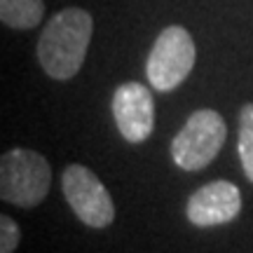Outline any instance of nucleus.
<instances>
[{
  "label": "nucleus",
  "mask_w": 253,
  "mask_h": 253,
  "mask_svg": "<svg viewBox=\"0 0 253 253\" xmlns=\"http://www.w3.org/2000/svg\"><path fill=\"white\" fill-rule=\"evenodd\" d=\"M94 19L82 7H66L47 21L38 40V61L52 80H71L84 63Z\"/></svg>",
  "instance_id": "1"
},
{
  "label": "nucleus",
  "mask_w": 253,
  "mask_h": 253,
  "mask_svg": "<svg viewBox=\"0 0 253 253\" xmlns=\"http://www.w3.org/2000/svg\"><path fill=\"white\" fill-rule=\"evenodd\" d=\"M52 169L31 148H12L0 157V197L21 209L38 207L49 192Z\"/></svg>",
  "instance_id": "2"
},
{
  "label": "nucleus",
  "mask_w": 253,
  "mask_h": 253,
  "mask_svg": "<svg viewBox=\"0 0 253 253\" xmlns=\"http://www.w3.org/2000/svg\"><path fill=\"white\" fill-rule=\"evenodd\" d=\"M227 138V125L213 108L195 110L171 141V160L183 171H199L216 160Z\"/></svg>",
  "instance_id": "3"
},
{
  "label": "nucleus",
  "mask_w": 253,
  "mask_h": 253,
  "mask_svg": "<svg viewBox=\"0 0 253 253\" xmlns=\"http://www.w3.org/2000/svg\"><path fill=\"white\" fill-rule=\"evenodd\" d=\"M197 59L195 40L183 26H167L145 61V75L157 91H171L185 82Z\"/></svg>",
  "instance_id": "4"
},
{
  "label": "nucleus",
  "mask_w": 253,
  "mask_h": 253,
  "mask_svg": "<svg viewBox=\"0 0 253 253\" xmlns=\"http://www.w3.org/2000/svg\"><path fill=\"white\" fill-rule=\"evenodd\" d=\"M63 197L87 227L103 230L115 220V202L101 178L84 164L66 167L61 176Z\"/></svg>",
  "instance_id": "5"
},
{
  "label": "nucleus",
  "mask_w": 253,
  "mask_h": 253,
  "mask_svg": "<svg viewBox=\"0 0 253 253\" xmlns=\"http://www.w3.org/2000/svg\"><path fill=\"white\" fill-rule=\"evenodd\" d=\"M113 118L118 131L129 143H143L155 129V101L141 82H125L113 94Z\"/></svg>",
  "instance_id": "6"
},
{
  "label": "nucleus",
  "mask_w": 253,
  "mask_h": 253,
  "mask_svg": "<svg viewBox=\"0 0 253 253\" xmlns=\"http://www.w3.org/2000/svg\"><path fill=\"white\" fill-rule=\"evenodd\" d=\"M242 211V192L232 181H211L192 192L185 216L195 227H216L232 223Z\"/></svg>",
  "instance_id": "7"
},
{
  "label": "nucleus",
  "mask_w": 253,
  "mask_h": 253,
  "mask_svg": "<svg viewBox=\"0 0 253 253\" xmlns=\"http://www.w3.org/2000/svg\"><path fill=\"white\" fill-rule=\"evenodd\" d=\"M45 2L42 0H0V19L2 24L17 31L36 28L42 21Z\"/></svg>",
  "instance_id": "8"
},
{
  "label": "nucleus",
  "mask_w": 253,
  "mask_h": 253,
  "mask_svg": "<svg viewBox=\"0 0 253 253\" xmlns=\"http://www.w3.org/2000/svg\"><path fill=\"white\" fill-rule=\"evenodd\" d=\"M239 162L244 176L253 183V103H244L239 110Z\"/></svg>",
  "instance_id": "9"
},
{
  "label": "nucleus",
  "mask_w": 253,
  "mask_h": 253,
  "mask_svg": "<svg viewBox=\"0 0 253 253\" xmlns=\"http://www.w3.org/2000/svg\"><path fill=\"white\" fill-rule=\"evenodd\" d=\"M21 242V227L9 216H0V253H14Z\"/></svg>",
  "instance_id": "10"
}]
</instances>
